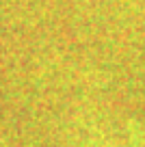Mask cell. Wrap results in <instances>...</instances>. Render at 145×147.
Returning a JSON list of instances; mask_svg holds the SVG:
<instances>
[{"label": "cell", "mask_w": 145, "mask_h": 147, "mask_svg": "<svg viewBox=\"0 0 145 147\" xmlns=\"http://www.w3.org/2000/svg\"><path fill=\"white\" fill-rule=\"evenodd\" d=\"M91 143V141H89ZM87 147H145V136H132L130 141L123 145V143H113V141H108V143H91V145H87Z\"/></svg>", "instance_id": "6da1fadb"}, {"label": "cell", "mask_w": 145, "mask_h": 147, "mask_svg": "<svg viewBox=\"0 0 145 147\" xmlns=\"http://www.w3.org/2000/svg\"><path fill=\"white\" fill-rule=\"evenodd\" d=\"M0 147H7V141H5V132L0 128Z\"/></svg>", "instance_id": "7a4b0ae2"}]
</instances>
